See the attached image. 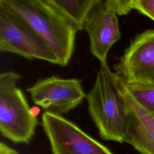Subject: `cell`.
<instances>
[{
  "instance_id": "6da1fadb",
  "label": "cell",
  "mask_w": 154,
  "mask_h": 154,
  "mask_svg": "<svg viewBox=\"0 0 154 154\" xmlns=\"http://www.w3.org/2000/svg\"><path fill=\"white\" fill-rule=\"evenodd\" d=\"M0 8L13 14L40 37L57 55L60 66L68 64L78 29L48 2L0 0Z\"/></svg>"
},
{
  "instance_id": "7a4b0ae2",
  "label": "cell",
  "mask_w": 154,
  "mask_h": 154,
  "mask_svg": "<svg viewBox=\"0 0 154 154\" xmlns=\"http://www.w3.org/2000/svg\"><path fill=\"white\" fill-rule=\"evenodd\" d=\"M88 111L100 137L124 142L126 116L118 76L108 64H100L92 88L87 95Z\"/></svg>"
},
{
  "instance_id": "3957f363",
  "label": "cell",
  "mask_w": 154,
  "mask_h": 154,
  "mask_svg": "<svg viewBox=\"0 0 154 154\" xmlns=\"http://www.w3.org/2000/svg\"><path fill=\"white\" fill-rule=\"evenodd\" d=\"M19 78L14 72L0 75V131L3 137L14 143L28 144L38 122L24 94L17 87Z\"/></svg>"
},
{
  "instance_id": "277c9868",
  "label": "cell",
  "mask_w": 154,
  "mask_h": 154,
  "mask_svg": "<svg viewBox=\"0 0 154 154\" xmlns=\"http://www.w3.org/2000/svg\"><path fill=\"white\" fill-rule=\"evenodd\" d=\"M0 50L59 64L49 46L20 20L0 8Z\"/></svg>"
},
{
  "instance_id": "5b68a950",
  "label": "cell",
  "mask_w": 154,
  "mask_h": 154,
  "mask_svg": "<svg viewBox=\"0 0 154 154\" xmlns=\"http://www.w3.org/2000/svg\"><path fill=\"white\" fill-rule=\"evenodd\" d=\"M42 121L53 154H113L60 114L46 111Z\"/></svg>"
},
{
  "instance_id": "8992f818",
  "label": "cell",
  "mask_w": 154,
  "mask_h": 154,
  "mask_svg": "<svg viewBox=\"0 0 154 154\" xmlns=\"http://www.w3.org/2000/svg\"><path fill=\"white\" fill-rule=\"evenodd\" d=\"M26 91L35 105L60 115L73 109L87 97L81 80L57 76L39 79Z\"/></svg>"
},
{
  "instance_id": "52a82bcc",
  "label": "cell",
  "mask_w": 154,
  "mask_h": 154,
  "mask_svg": "<svg viewBox=\"0 0 154 154\" xmlns=\"http://www.w3.org/2000/svg\"><path fill=\"white\" fill-rule=\"evenodd\" d=\"M114 68L125 82L154 87V30L137 35Z\"/></svg>"
},
{
  "instance_id": "ba28073f",
  "label": "cell",
  "mask_w": 154,
  "mask_h": 154,
  "mask_svg": "<svg viewBox=\"0 0 154 154\" xmlns=\"http://www.w3.org/2000/svg\"><path fill=\"white\" fill-rule=\"evenodd\" d=\"M117 14L108 2L98 0L84 22L90 51L100 64H107L108 51L121 37Z\"/></svg>"
},
{
  "instance_id": "9c48e42d",
  "label": "cell",
  "mask_w": 154,
  "mask_h": 154,
  "mask_svg": "<svg viewBox=\"0 0 154 154\" xmlns=\"http://www.w3.org/2000/svg\"><path fill=\"white\" fill-rule=\"evenodd\" d=\"M118 79L125 109L124 142L131 144L140 154H154V116L133 97L119 76Z\"/></svg>"
},
{
  "instance_id": "30bf717a",
  "label": "cell",
  "mask_w": 154,
  "mask_h": 154,
  "mask_svg": "<svg viewBox=\"0 0 154 154\" xmlns=\"http://www.w3.org/2000/svg\"><path fill=\"white\" fill-rule=\"evenodd\" d=\"M80 31L85 19L98 0H46Z\"/></svg>"
},
{
  "instance_id": "8fae6325",
  "label": "cell",
  "mask_w": 154,
  "mask_h": 154,
  "mask_svg": "<svg viewBox=\"0 0 154 154\" xmlns=\"http://www.w3.org/2000/svg\"><path fill=\"white\" fill-rule=\"evenodd\" d=\"M120 79L138 103L148 112L154 114V87L136 83H128L124 82L120 78Z\"/></svg>"
},
{
  "instance_id": "7c38bea8",
  "label": "cell",
  "mask_w": 154,
  "mask_h": 154,
  "mask_svg": "<svg viewBox=\"0 0 154 154\" xmlns=\"http://www.w3.org/2000/svg\"><path fill=\"white\" fill-rule=\"evenodd\" d=\"M132 9H135L154 21V0H134Z\"/></svg>"
},
{
  "instance_id": "4fadbf2b",
  "label": "cell",
  "mask_w": 154,
  "mask_h": 154,
  "mask_svg": "<svg viewBox=\"0 0 154 154\" xmlns=\"http://www.w3.org/2000/svg\"><path fill=\"white\" fill-rule=\"evenodd\" d=\"M134 0H114L106 2L114 10L118 15L128 14L132 9Z\"/></svg>"
},
{
  "instance_id": "5bb4252c",
  "label": "cell",
  "mask_w": 154,
  "mask_h": 154,
  "mask_svg": "<svg viewBox=\"0 0 154 154\" xmlns=\"http://www.w3.org/2000/svg\"><path fill=\"white\" fill-rule=\"evenodd\" d=\"M0 154H19L14 149L8 146L4 143H0Z\"/></svg>"
},
{
  "instance_id": "9a60e30c",
  "label": "cell",
  "mask_w": 154,
  "mask_h": 154,
  "mask_svg": "<svg viewBox=\"0 0 154 154\" xmlns=\"http://www.w3.org/2000/svg\"><path fill=\"white\" fill-rule=\"evenodd\" d=\"M106 2H110V1H114V0H105Z\"/></svg>"
},
{
  "instance_id": "2e32d148",
  "label": "cell",
  "mask_w": 154,
  "mask_h": 154,
  "mask_svg": "<svg viewBox=\"0 0 154 154\" xmlns=\"http://www.w3.org/2000/svg\"><path fill=\"white\" fill-rule=\"evenodd\" d=\"M36 1H42V0H36Z\"/></svg>"
},
{
  "instance_id": "e0dca14e",
  "label": "cell",
  "mask_w": 154,
  "mask_h": 154,
  "mask_svg": "<svg viewBox=\"0 0 154 154\" xmlns=\"http://www.w3.org/2000/svg\"><path fill=\"white\" fill-rule=\"evenodd\" d=\"M153 116H154V114H153Z\"/></svg>"
}]
</instances>
